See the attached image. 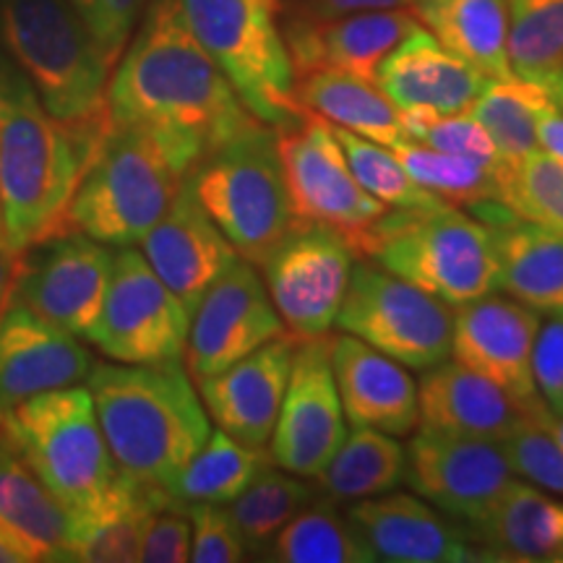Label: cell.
<instances>
[{
    "instance_id": "1",
    "label": "cell",
    "mask_w": 563,
    "mask_h": 563,
    "mask_svg": "<svg viewBox=\"0 0 563 563\" xmlns=\"http://www.w3.org/2000/svg\"><path fill=\"white\" fill-rule=\"evenodd\" d=\"M115 125H141L191 173L258 121L183 21L178 0H150L108 84Z\"/></svg>"
},
{
    "instance_id": "2",
    "label": "cell",
    "mask_w": 563,
    "mask_h": 563,
    "mask_svg": "<svg viewBox=\"0 0 563 563\" xmlns=\"http://www.w3.org/2000/svg\"><path fill=\"white\" fill-rule=\"evenodd\" d=\"M110 129V110L81 123L51 115L0 47V230L13 249L68 232L70 201Z\"/></svg>"
},
{
    "instance_id": "3",
    "label": "cell",
    "mask_w": 563,
    "mask_h": 563,
    "mask_svg": "<svg viewBox=\"0 0 563 563\" xmlns=\"http://www.w3.org/2000/svg\"><path fill=\"white\" fill-rule=\"evenodd\" d=\"M87 389L112 460L139 483L167 488L211 433L183 361L95 365Z\"/></svg>"
},
{
    "instance_id": "4",
    "label": "cell",
    "mask_w": 563,
    "mask_h": 563,
    "mask_svg": "<svg viewBox=\"0 0 563 563\" xmlns=\"http://www.w3.org/2000/svg\"><path fill=\"white\" fill-rule=\"evenodd\" d=\"M13 439L68 511L87 519L110 501L123 473L112 460L89 389L66 386L3 407Z\"/></svg>"
},
{
    "instance_id": "5",
    "label": "cell",
    "mask_w": 563,
    "mask_h": 563,
    "mask_svg": "<svg viewBox=\"0 0 563 563\" xmlns=\"http://www.w3.org/2000/svg\"><path fill=\"white\" fill-rule=\"evenodd\" d=\"M186 170L141 125H115L89 162L68 207V232L110 249L141 243L178 194Z\"/></svg>"
},
{
    "instance_id": "6",
    "label": "cell",
    "mask_w": 563,
    "mask_h": 563,
    "mask_svg": "<svg viewBox=\"0 0 563 563\" xmlns=\"http://www.w3.org/2000/svg\"><path fill=\"white\" fill-rule=\"evenodd\" d=\"M0 47L58 121L108 112L112 66L68 0H0Z\"/></svg>"
},
{
    "instance_id": "7",
    "label": "cell",
    "mask_w": 563,
    "mask_h": 563,
    "mask_svg": "<svg viewBox=\"0 0 563 563\" xmlns=\"http://www.w3.org/2000/svg\"><path fill=\"white\" fill-rule=\"evenodd\" d=\"M365 258L460 308L496 292V249L485 222L454 203L389 209Z\"/></svg>"
},
{
    "instance_id": "8",
    "label": "cell",
    "mask_w": 563,
    "mask_h": 563,
    "mask_svg": "<svg viewBox=\"0 0 563 563\" xmlns=\"http://www.w3.org/2000/svg\"><path fill=\"white\" fill-rule=\"evenodd\" d=\"M196 199L245 262L258 266L295 222L277 152V131L253 121L191 173Z\"/></svg>"
},
{
    "instance_id": "9",
    "label": "cell",
    "mask_w": 563,
    "mask_h": 563,
    "mask_svg": "<svg viewBox=\"0 0 563 563\" xmlns=\"http://www.w3.org/2000/svg\"><path fill=\"white\" fill-rule=\"evenodd\" d=\"M183 21L258 121L285 129L302 115L279 24V0H178Z\"/></svg>"
},
{
    "instance_id": "10",
    "label": "cell",
    "mask_w": 563,
    "mask_h": 563,
    "mask_svg": "<svg viewBox=\"0 0 563 563\" xmlns=\"http://www.w3.org/2000/svg\"><path fill=\"white\" fill-rule=\"evenodd\" d=\"M334 327L405 368L428 371L452 355L454 308L371 258H357Z\"/></svg>"
},
{
    "instance_id": "11",
    "label": "cell",
    "mask_w": 563,
    "mask_h": 563,
    "mask_svg": "<svg viewBox=\"0 0 563 563\" xmlns=\"http://www.w3.org/2000/svg\"><path fill=\"white\" fill-rule=\"evenodd\" d=\"M274 131L295 220L329 224L347 241L357 258H365L373 230L389 207L373 199L355 180L334 125L316 112L302 110L298 121Z\"/></svg>"
},
{
    "instance_id": "12",
    "label": "cell",
    "mask_w": 563,
    "mask_h": 563,
    "mask_svg": "<svg viewBox=\"0 0 563 563\" xmlns=\"http://www.w3.org/2000/svg\"><path fill=\"white\" fill-rule=\"evenodd\" d=\"M355 251L334 228L295 220L262 264L266 292L298 340L327 336L347 292Z\"/></svg>"
},
{
    "instance_id": "13",
    "label": "cell",
    "mask_w": 563,
    "mask_h": 563,
    "mask_svg": "<svg viewBox=\"0 0 563 563\" xmlns=\"http://www.w3.org/2000/svg\"><path fill=\"white\" fill-rule=\"evenodd\" d=\"M188 323V308L157 277L144 253L129 245L112 256L110 285L91 344L115 363L183 361Z\"/></svg>"
},
{
    "instance_id": "14",
    "label": "cell",
    "mask_w": 563,
    "mask_h": 563,
    "mask_svg": "<svg viewBox=\"0 0 563 563\" xmlns=\"http://www.w3.org/2000/svg\"><path fill=\"white\" fill-rule=\"evenodd\" d=\"M514 473L493 441L420 428L407 443L405 483L462 530L481 525Z\"/></svg>"
},
{
    "instance_id": "15",
    "label": "cell",
    "mask_w": 563,
    "mask_h": 563,
    "mask_svg": "<svg viewBox=\"0 0 563 563\" xmlns=\"http://www.w3.org/2000/svg\"><path fill=\"white\" fill-rule=\"evenodd\" d=\"M285 332L256 266L238 256L196 302L183 357L199 382Z\"/></svg>"
},
{
    "instance_id": "16",
    "label": "cell",
    "mask_w": 563,
    "mask_h": 563,
    "mask_svg": "<svg viewBox=\"0 0 563 563\" xmlns=\"http://www.w3.org/2000/svg\"><path fill=\"white\" fill-rule=\"evenodd\" d=\"M110 245L63 232L24 251L16 300L79 340H91L112 272Z\"/></svg>"
},
{
    "instance_id": "17",
    "label": "cell",
    "mask_w": 563,
    "mask_h": 563,
    "mask_svg": "<svg viewBox=\"0 0 563 563\" xmlns=\"http://www.w3.org/2000/svg\"><path fill=\"white\" fill-rule=\"evenodd\" d=\"M344 435L347 418L336 391L329 334L300 340L266 452L277 467L311 481L342 446Z\"/></svg>"
},
{
    "instance_id": "18",
    "label": "cell",
    "mask_w": 563,
    "mask_h": 563,
    "mask_svg": "<svg viewBox=\"0 0 563 563\" xmlns=\"http://www.w3.org/2000/svg\"><path fill=\"white\" fill-rule=\"evenodd\" d=\"M540 329V313L522 302L498 295H483L454 308L452 357L464 368L481 373L509 391L527 410L543 412L532 378V347Z\"/></svg>"
},
{
    "instance_id": "19",
    "label": "cell",
    "mask_w": 563,
    "mask_h": 563,
    "mask_svg": "<svg viewBox=\"0 0 563 563\" xmlns=\"http://www.w3.org/2000/svg\"><path fill=\"white\" fill-rule=\"evenodd\" d=\"M295 79L313 70H340L376 81L378 68L399 42L420 30L412 11H363L334 19L279 16Z\"/></svg>"
},
{
    "instance_id": "20",
    "label": "cell",
    "mask_w": 563,
    "mask_h": 563,
    "mask_svg": "<svg viewBox=\"0 0 563 563\" xmlns=\"http://www.w3.org/2000/svg\"><path fill=\"white\" fill-rule=\"evenodd\" d=\"M347 522L376 561L389 563H473L485 553L460 525L415 493L389 490L352 501Z\"/></svg>"
},
{
    "instance_id": "21",
    "label": "cell",
    "mask_w": 563,
    "mask_h": 563,
    "mask_svg": "<svg viewBox=\"0 0 563 563\" xmlns=\"http://www.w3.org/2000/svg\"><path fill=\"white\" fill-rule=\"evenodd\" d=\"M298 344V336L285 332L243 361L196 382L201 402L220 431L245 446L266 449L277 426Z\"/></svg>"
},
{
    "instance_id": "22",
    "label": "cell",
    "mask_w": 563,
    "mask_h": 563,
    "mask_svg": "<svg viewBox=\"0 0 563 563\" xmlns=\"http://www.w3.org/2000/svg\"><path fill=\"white\" fill-rule=\"evenodd\" d=\"M141 253L188 313L211 282L238 258L228 238L196 199L188 178H183L159 222L141 238Z\"/></svg>"
},
{
    "instance_id": "23",
    "label": "cell",
    "mask_w": 563,
    "mask_h": 563,
    "mask_svg": "<svg viewBox=\"0 0 563 563\" xmlns=\"http://www.w3.org/2000/svg\"><path fill=\"white\" fill-rule=\"evenodd\" d=\"M95 361L79 336L13 300L0 321V407L87 382Z\"/></svg>"
},
{
    "instance_id": "24",
    "label": "cell",
    "mask_w": 563,
    "mask_h": 563,
    "mask_svg": "<svg viewBox=\"0 0 563 563\" xmlns=\"http://www.w3.org/2000/svg\"><path fill=\"white\" fill-rule=\"evenodd\" d=\"M470 214L493 232L496 290L538 313L563 316V232L519 220L498 199L473 203Z\"/></svg>"
},
{
    "instance_id": "25",
    "label": "cell",
    "mask_w": 563,
    "mask_h": 563,
    "mask_svg": "<svg viewBox=\"0 0 563 563\" xmlns=\"http://www.w3.org/2000/svg\"><path fill=\"white\" fill-rule=\"evenodd\" d=\"M329 355L350 426L397 439L418 428V384L402 363L344 332L329 336Z\"/></svg>"
},
{
    "instance_id": "26",
    "label": "cell",
    "mask_w": 563,
    "mask_h": 563,
    "mask_svg": "<svg viewBox=\"0 0 563 563\" xmlns=\"http://www.w3.org/2000/svg\"><path fill=\"white\" fill-rule=\"evenodd\" d=\"M548 410H527L481 373L443 361L422 373L418 384V422L431 431L501 443L530 418H545Z\"/></svg>"
},
{
    "instance_id": "27",
    "label": "cell",
    "mask_w": 563,
    "mask_h": 563,
    "mask_svg": "<svg viewBox=\"0 0 563 563\" xmlns=\"http://www.w3.org/2000/svg\"><path fill=\"white\" fill-rule=\"evenodd\" d=\"M490 79L449 53L426 26L399 42L376 74L378 89L399 112H467Z\"/></svg>"
},
{
    "instance_id": "28",
    "label": "cell",
    "mask_w": 563,
    "mask_h": 563,
    "mask_svg": "<svg viewBox=\"0 0 563 563\" xmlns=\"http://www.w3.org/2000/svg\"><path fill=\"white\" fill-rule=\"evenodd\" d=\"M0 540L21 561H70V517L13 439L0 407Z\"/></svg>"
},
{
    "instance_id": "29",
    "label": "cell",
    "mask_w": 563,
    "mask_h": 563,
    "mask_svg": "<svg viewBox=\"0 0 563 563\" xmlns=\"http://www.w3.org/2000/svg\"><path fill=\"white\" fill-rule=\"evenodd\" d=\"M464 532L485 553V561L563 563V501L517 477L483 522Z\"/></svg>"
},
{
    "instance_id": "30",
    "label": "cell",
    "mask_w": 563,
    "mask_h": 563,
    "mask_svg": "<svg viewBox=\"0 0 563 563\" xmlns=\"http://www.w3.org/2000/svg\"><path fill=\"white\" fill-rule=\"evenodd\" d=\"M418 21L435 40L488 79H511L506 0H418Z\"/></svg>"
},
{
    "instance_id": "31",
    "label": "cell",
    "mask_w": 563,
    "mask_h": 563,
    "mask_svg": "<svg viewBox=\"0 0 563 563\" xmlns=\"http://www.w3.org/2000/svg\"><path fill=\"white\" fill-rule=\"evenodd\" d=\"M295 100L300 110L316 112L323 121L384 146L410 141L402 112L394 108L376 81L357 79L340 70H313L295 79Z\"/></svg>"
},
{
    "instance_id": "32",
    "label": "cell",
    "mask_w": 563,
    "mask_h": 563,
    "mask_svg": "<svg viewBox=\"0 0 563 563\" xmlns=\"http://www.w3.org/2000/svg\"><path fill=\"white\" fill-rule=\"evenodd\" d=\"M407 477V449L397 435L357 428L344 435L342 446L319 475L311 477L316 496L332 504H352L397 490Z\"/></svg>"
},
{
    "instance_id": "33",
    "label": "cell",
    "mask_w": 563,
    "mask_h": 563,
    "mask_svg": "<svg viewBox=\"0 0 563 563\" xmlns=\"http://www.w3.org/2000/svg\"><path fill=\"white\" fill-rule=\"evenodd\" d=\"M165 488L139 483L123 475L118 490L100 511L70 522V561L133 563L141 559L146 517L154 511Z\"/></svg>"
},
{
    "instance_id": "34",
    "label": "cell",
    "mask_w": 563,
    "mask_h": 563,
    "mask_svg": "<svg viewBox=\"0 0 563 563\" xmlns=\"http://www.w3.org/2000/svg\"><path fill=\"white\" fill-rule=\"evenodd\" d=\"M506 19L511 74L540 84L563 110V0H506Z\"/></svg>"
},
{
    "instance_id": "35",
    "label": "cell",
    "mask_w": 563,
    "mask_h": 563,
    "mask_svg": "<svg viewBox=\"0 0 563 563\" xmlns=\"http://www.w3.org/2000/svg\"><path fill=\"white\" fill-rule=\"evenodd\" d=\"M269 464L266 449L245 446L217 428L165 490L183 504L228 506Z\"/></svg>"
},
{
    "instance_id": "36",
    "label": "cell",
    "mask_w": 563,
    "mask_h": 563,
    "mask_svg": "<svg viewBox=\"0 0 563 563\" xmlns=\"http://www.w3.org/2000/svg\"><path fill=\"white\" fill-rule=\"evenodd\" d=\"M555 102L540 84L517 79H490L467 112L488 131L498 157L514 162L540 150L538 125Z\"/></svg>"
},
{
    "instance_id": "37",
    "label": "cell",
    "mask_w": 563,
    "mask_h": 563,
    "mask_svg": "<svg viewBox=\"0 0 563 563\" xmlns=\"http://www.w3.org/2000/svg\"><path fill=\"white\" fill-rule=\"evenodd\" d=\"M329 498L316 496L302 506L274 540L262 559L279 563H373V553L352 530L347 517L334 511Z\"/></svg>"
},
{
    "instance_id": "38",
    "label": "cell",
    "mask_w": 563,
    "mask_h": 563,
    "mask_svg": "<svg viewBox=\"0 0 563 563\" xmlns=\"http://www.w3.org/2000/svg\"><path fill=\"white\" fill-rule=\"evenodd\" d=\"M313 498L316 488L311 481L274 467L272 462L269 467H264L253 477V483L241 496L232 498L228 514L241 532L245 548L251 553H262L274 540V534Z\"/></svg>"
},
{
    "instance_id": "39",
    "label": "cell",
    "mask_w": 563,
    "mask_h": 563,
    "mask_svg": "<svg viewBox=\"0 0 563 563\" xmlns=\"http://www.w3.org/2000/svg\"><path fill=\"white\" fill-rule=\"evenodd\" d=\"M498 201L519 220L563 232V159L543 150L504 162L496 173Z\"/></svg>"
},
{
    "instance_id": "40",
    "label": "cell",
    "mask_w": 563,
    "mask_h": 563,
    "mask_svg": "<svg viewBox=\"0 0 563 563\" xmlns=\"http://www.w3.org/2000/svg\"><path fill=\"white\" fill-rule=\"evenodd\" d=\"M418 186L454 207H473L477 201L498 199L496 175L452 154L431 150L418 141L389 146Z\"/></svg>"
},
{
    "instance_id": "41",
    "label": "cell",
    "mask_w": 563,
    "mask_h": 563,
    "mask_svg": "<svg viewBox=\"0 0 563 563\" xmlns=\"http://www.w3.org/2000/svg\"><path fill=\"white\" fill-rule=\"evenodd\" d=\"M334 133L340 139L352 175L373 199L386 203L389 209H433L446 203L418 186L389 146L344 131L340 125H334Z\"/></svg>"
},
{
    "instance_id": "42",
    "label": "cell",
    "mask_w": 563,
    "mask_h": 563,
    "mask_svg": "<svg viewBox=\"0 0 563 563\" xmlns=\"http://www.w3.org/2000/svg\"><path fill=\"white\" fill-rule=\"evenodd\" d=\"M407 139L431 150L446 152L452 157L483 167L496 175L504 159L498 157L488 131L475 121L470 112H454V115H433V112H402Z\"/></svg>"
},
{
    "instance_id": "43",
    "label": "cell",
    "mask_w": 563,
    "mask_h": 563,
    "mask_svg": "<svg viewBox=\"0 0 563 563\" xmlns=\"http://www.w3.org/2000/svg\"><path fill=\"white\" fill-rule=\"evenodd\" d=\"M553 415L530 418L498 443L511 473L553 496H563V452L553 435Z\"/></svg>"
},
{
    "instance_id": "44",
    "label": "cell",
    "mask_w": 563,
    "mask_h": 563,
    "mask_svg": "<svg viewBox=\"0 0 563 563\" xmlns=\"http://www.w3.org/2000/svg\"><path fill=\"white\" fill-rule=\"evenodd\" d=\"M112 68L121 60L150 0H68Z\"/></svg>"
},
{
    "instance_id": "45",
    "label": "cell",
    "mask_w": 563,
    "mask_h": 563,
    "mask_svg": "<svg viewBox=\"0 0 563 563\" xmlns=\"http://www.w3.org/2000/svg\"><path fill=\"white\" fill-rule=\"evenodd\" d=\"M191 517L188 506L167 493L146 517L141 538V559L150 563H186L191 561Z\"/></svg>"
},
{
    "instance_id": "46",
    "label": "cell",
    "mask_w": 563,
    "mask_h": 563,
    "mask_svg": "<svg viewBox=\"0 0 563 563\" xmlns=\"http://www.w3.org/2000/svg\"><path fill=\"white\" fill-rule=\"evenodd\" d=\"M191 517V561L235 563L249 559L241 532L220 504H186Z\"/></svg>"
},
{
    "instance_id": "47",
    "label": "cell",
    "mask_w": 563,
    "mask_h": 563,
    "mask_svg": "<svg viewBox=\"0 0 563 563\" xmlns=\"http://www.w3.org/2000/svg\"><path fill=\"white\" fill-rule=\"evenodd\" d=\"M532 378L548 412L563 418V316L540 321L532 347Z\"/></svg>"
},
{
    "instance_id": "48",
    "label": "cell",
    "mask_w": 563,
    "mask_h": 563,
    "mask_svg": "<svg viewBox=\"0 0 563 563\" xmlns=\"http://www.w3.org/2000/svg\"><path fill=\"white\" fill-rule=\"evenodd\" d=\"M415 3H418V0H279V16L334 19L363 11H412Z\"/></svg>"
},
{
    "instance_id": "49",
    "label": "cell",
    "mask_w": 563,
    "mask_h": 563,
    "mask_svg": "<svg viewBox=\"0 0 563 563\" xmlns=\"http://www.w3.org/2000/svg\"><path fill=\"white\" fill-rule=\"evenodd\" d=\"M21 264H24V253L13 249L9 238H5L3 230H0V321H3V316L11 308V302L16 300Z\"/></svg>"
},
{
    "instance_id": "50",
    "label": "cell",
    "mask_w": 563,
    "mask_h": 563,
    "mask_svg": "<svg viewBox=\"0 0 563 563\" xmlns=\"http://www.w3.org/2000/svg\"><path fill=\"white\" fill-rule=\"evenodd\" d=\"M538 144L540 150L563 159V110L553 108L540 118L538 125Z\"/></svg>"
},
{
    "instance_id": "51",
    "label": "cell",
    "mask_w": 563,
    "mask_h": 563,
    "mask_svg": "<svg viewBox=\"0 0 563 563\" xmlns=\"http://www.w3.org/2000/svg\"><path fill=\"white\" fill-rule=\"evenodd\" d=\"M19 561H21V555L13 551L11 545H5L3 540H0V563H19ZM21 563H24V561H21Z\"/></svg>"
},
{
    "instance_id": "52",
    "label": "cell",
    "mask_w": 563,
    "mask_h": 563,
    "mask_svg": "<svg viewBox=\"0 0 563 563\" xmlns=\"http://www.w3.org/2000/svg\"><path fill=\"white\" fill-rule=\"evenodd\" d=\"M553 435H555V441H559V446H561V452H563V418H555L553 420Z\"/></svg>"
}]
</instances>
